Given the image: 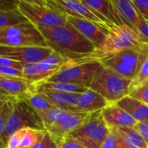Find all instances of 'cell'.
<instances>
[{"label": "cell", "mask_w": 148, "mask_h": 148, "mask_svg": "<svg viewBox=\"0 0 148 148\" xmlns=\"http://www.w3.org/2000/svg\"><path fill=\"white\" fill-rule=\"evenodd\" d=\"M73 111H75V110L54 107L52 108L38 112V115L40 116V118H41V120H42V123L44 125L45 130H46L48 127L54 125L59 120H61L62 117H64L65 115L70 114Z\"/></svg>", "instance_id": "obj_23"}, {"label": "cell", "mask_w": 148, "mask_h": 148, "mask_svg": "<svg viewBox=\"0 0 148 148\" xmlns=\"http://www.w3.org/2000/svg\"><path fill=\"white\" fill-rule=\"evenodd\" d=\"M130 84L131 80L101 65L96 71L88 88L101 95L108 103H117L129 95Z\"/></svg>", "instance_id": "obj_6"}, {"label": "cell", "mask_w": 148, "mask_h": 148, "mask_svg": "<svg viewBox=\"0 0 148 148\" xmlns=\"http://www.w3.org/2000/svg\"><path fill=\"white\" fill-rule=\"evenodd\" d=\"M38 29L44 37L47 47L67 60L87 57L95 49L91 42L69 23L50 29L40 28Z\"/></svg>", "instance_id": "obj_1"}, {"label": "cell", "mask_w": 148, "mask_h": 148, "mask_svg": "<svg viewBox=\"0 0 148 148\" xmlns=\"http://www.w3.org/2000/svg\"><path fill=\"white\" fill-rule=\"evenodd\" d=\"M133 128L135 129L141 135V137L144 139L145 142L148 146V120L137 122Z\"/></svg>", "instance_id": "obj_35"}, {"label": "cell", "mask_w": 148, "mask_h": 148, "mask_svg": "<svg viewBox=\"0 0 148 148\" xmlns=\"http://www.w3.org/2000/svg\"><path fill=\"white\" fill-rule=\"evenodd\" d=\"M101 110L90 113L85 121L69 136L88 148H101L109 134Z\"/></svg>", "instance_id": "obj_8"}, {"label": "cell", "mask_w": 148, "mask_h": 148, "mask_svg": "<svg viewBox=\"0 0 148 148\" xmlns=\"http://www.w3.org/2000/svg\"><path fill=\"white\" fill-rule=\"evenodd\" d=\"M67 23L72 25L84 37L91 42L95 48L98 47L106 37L107 34L103 30L86 19L67 16Z\"/></svg>", "instance_id": "obj_16"}, {"label": "cell", "mask_w": 148, "mask_h": 148, "mask_svg": "<svg viewBox=\"0 0 148 148\" xmlns=\"http://www.w3.org/2000/svg\"><path fill=\"white\" fill-rule=\"evenodd\" d=\"M0 99H10V98H9V97H6V96H4V95H0Z\"/></svg>", "instance_id": "obj_40"}, {"label": "cell", "mask_w": 148, "mask_h": 148, "mask_svg": "<svg viewBox=\"0 0 148 148\" xmlns=\"http://www.w3.org/2000/svg\"><path fill=\"white\" fill-rule=\"evenodd\" d=\"M0 76L2 77H19L23 78V72L14 68L0 66Z\"/></svg>", "instance_id": "obj_34"}, {"label": "cell", "mask_w": 148, "mask_h": 148, "mask_svg": "<svg viewBox=\"0 0 148 148\" xmlns=\"http://www.w3.org/2000/svg\"><path fill=\"white\" fill-rule=\"evenodd\" d=\"M0 66L9 67V68H14V69H16L23 70V68L24 65L23 63L18 62H16L14 60H11V59L6 58V57L0 56Z\"/></svg>", "instance_id": "obj_37"}, {"label": "cell", "mask_w": 148, "mask_h": 148, "mask_svg": "<svg viewBox=\"0 0 148 148\" xmlns=\"http://www.w3.org/2000/svg\"><path fill=\"white\" fill-rule=\"evenodd\" d=\"M34 91L40 94L41 96L44 100H46L48 102H49L52 106L56 108H69V109L79 111L75 108V106H76L80 94L60 93V92L49 91V90H45V89H39V90H34Z\"/></svg>", "instance_id": "obj_18"}, {"label": "cell", "mask_w": 148, "mask_h": 148, "mask_svg": "<svg viewBox=\"0 0 148 148\" xmlns=\"http://www.w3.org/2000/svg\"><path fill=\"white\" fill-rule=\"evenodd\" d=\"M116 104L130 114L137 122L148 120L147 105L129 95H127Z\"/></svg>", "instance_id": "obj_20"}, {"label": "cell", "mask_w": 148, "mask_h": 148, "mask_svg": "<svg viewBox=\"0 0 148 148\" xmlns=\"http://www.w3.org/2000/svg\"><path fill=\"white\" fill-rule=\"evenodd\" d=\"M0 95H3V94L1 93V91H0ZM4 96H5V95H4ZM6 97H7V96H6Z\"/></svg>", "instance_id": "obj_42"}, {"label": "cell", "mask_w": 148, "mask_h": 148, "mask_svg": "<svg viewBox=\"0 0 148 148\" xmlns=\"http://www.w3.org/2000/svg\"><path fill=\"white\" fill-rule=\"evenodd\" d=\"M53 52L49 47H9L0 45V56L14 60L23 65L40 62L49 57Z\"/></svg>", "instance_id": "obj_12"}, {"label": "cell", "mask_w": 148, "mask_h": 148, "mask_svg": "<svg viewBox=\"0 0 148 148\" xmlns=\"http://www.w3.org/2000/svg\"><path fill=\"white\" fill-rule=\"evenodd\" d=\"M27 21L26 17L18 10H0V29L20 24Z\"/></svg>", "instance_id": "obj_27"}, {"label": "cell", "mask_w": 148, "mask_h": 148, "mask_svg": "<svg viewBox=\"0 0 148 148\" xmlns=\"http://www.w3.org/2000/svg\"><path fill=\"white\" fill-rule=\"evenodd\" d=\"M144 85H147V86H148V81L147 82H146V83H145V84H144Z\"/></svg>", "instance_id": "obj_41"}, {"label": "cell", "mask_w": 148, "mask_h": 148, "mask_svg": "<svg viewBox=\"0 0 148 148\" xmlns=\"http://www.w3.org/2000/svg\"><path fill=\"white\" fill-rule=\"evenodd\" d=\"M19 0H0V10H16Z\"/></svg>", "instance_id": "obj_38"}, {"label": "cell", "mask_w": 148, "mask_h": 148, "mask_svg": "<svg viewBox=\"0 0 148 148\" xmlns=\"http://www.w3.org/2000/svg\"><path fill=\"white\" fill-rule=\"evenodd\" d=\"M27 148H58V145L52 136L46 131V134L41 141Z\"/></svg>", "instance_id": "obj_32"}, {"label": "cell", "mask_w": 148, "mask_h": 148, "mask_svg": "<svg viewBox=\"0 0 148 148\" xmlns=\"http://www.w3.org/2000/svg\"><path fill=\"white\" fill-rule=\"evenodd\" d=\"M89 114L90 113L73 111L62 117L54 125L48 127L46 131L58 144L62 139L69 136L72 132L81 127Z\"/></svg>", "instance_id": "obj_13"}, {"label": "cell", "mask_w": 148, "mask_h": 148, "mask_svg": "<svg viewBox=\"0 0 148 148\" xmlns=\"http://www.w3.org/2000/svg\"><path fill=\"white\" fill-rule=\"evenodd\" d=\"M22 101H24L25 102H27L35 111L41 112L43 110H47L49 108H54V106H52L49 102H48L46 100H44L40 94L35 92L31 88L23 95V97L21 99Z\"/></svg>", "instance_id": "obj_25"}, {"label": "cell", "mask_w": 148, "mask_h": 148, "mask_svg": "<svg viewBox=\"0 0 148 148\" xmlns=\"http://www.w3.org/2000/svg\"><path fill=\"white\" fill-rule=\"evenodd\" d=\"M129 96L141 101L142 103L148 106V86L147 85H142L138 88H134L130 91Z\"/></svg>", "instance_id": "obj_30"}, {"label": "cell", "mask_w": 148, "mask_h": 148, "mask_svg": "<svg viewBox=\"0 0 148 148\" xmlns=\"http://www.w3.org/2000/svg\"><path fill=\"white\" fill-rule=\"evenodd\" d=\"M134 6L143 16L145 20L148 21V0H132Z\"/></svg>", "instance_id": "obj_36"}, {"label": "cell", "mask_w": 148, "mask_h": 148, "mask_svg": "<svg viewBox=\"0 0 148 148\" xmlns=\"http://www.w3.org/2000/svg\"><path fill=\"white\" fill-rule=\"evenodd\" d=\"M148 56V43L123 50L100 61L102 66L110 69L119 75L133 80L140 71L144 61Z\"/></svg>", "instance_id": "obj_4"}, {"label": "cell", "mask_w": 148, "mask_h": 148, "mask_svg": "<svg viewBox=\"0 0 148 148\" xmlns=\"http://www.w3.org/2000/svg\"><path fill=\"white\" fill-rule=\"evenodd\" d=\"M57 145L58 148H88L69 136L62 139Z\"/></svg>", "instance_id": "obj_33"}, {"label": "cell", "mask_w": 148, "mask_h": 148, "mask_svg": "<svg viewBox=\"0 0 148 148\" xmlns=\"http://www.w3.org/2000/svg\"><path fill=\"white\" fill-rule=\"evenodd\" d=\"M32 89L39 90L45 89L49 91L60 92V93H69V94H82L88 88H83L75 84L58 82H42L39 83H33Z\"/></svg>", "instance_id": "obj_22"}, {"label": "cell", "mask_w": 148, "mask_h": 148, "mask_svg": "<svg viewBox=\"0 0 148 148\" xmlns=\"http://www.w3.org/2000/svg\"><path fill=\"white\" fill-rule=\"evenodd\" d=\"M141 42L138 33L128 26L114 25L106 35L104 41L88 56L83 59L100 62L106 57L134 48Z\"/></svg>", "instance_id": "obj_2"}, {"label": "cell", "mask_w": 148, "mask_h": 148, "mask_svg": "<svg viewBox=\"0 0 148 148\" xmlns=\"http://www.w3.org/2000/svg\"><path fill=\"white\" fill-rule=\"evenodd\" d=\"M17 9L37 29H50L67 23V16L56 10L49 0H19Z\"/></svg>", "instance_id": "obj_3"}, {"label": "cell", "mask_w": 148, "mask_h": 148, "mask_svg": "<svg viewBox=\"0 0 148 148\" xmlns=\"http://www.w3.org/2000/svg\"><path fill=\"white\" fill-rule=\"evenodd\" d=\"M111 3L123 25L137 32V29L145 21L132 0H111Z\"/></svg>", "instance_id": "obj_14"}, {"label": "cell", "mask_w": 148, "mask_h": 148, "mask_svg": "<svg viewBox=\"0 0 148 148\" xmlns=\"http://www.w3.org/2000/svg\"><path fill=\"white\" fill-rule=\"evenodd\" d=\"M148 81V56L144 61L140 71L136 75V76L131 81L130 84V91L135 88L144 85Z\"/></svg>", "instance_id": "obj_29"}, {"label": "cell", "mask_w": 148, "mask_h": 148, "mask_svg": "<svg viewBox=\"0 0 148 148\" xmlns=\"http://www.w3.org/2000/svg\"><path fill=\"white\" fill-rule=\"evenodd\" d=\"M9 99H0V110L3 108V107L4 106V104L6 103V101H8Z\"/></svg>", "instance_id": "obj_39"}, {"label": "cell", "mask_w": 148, "mask_h": 148, "mask_svg": "<svg viewBox=\"0 0 148 148\" xmlns=\"http://www.w3.org/2000/svg\"><path fill=\"white\" fill-rule=\"evenodd\" d=\"M32 85V82L23 78L0 76L1 93L12 100H21Z\"/></svg>", "instance_id": "obj_17"}, {"label": "cell", "mask_w": 148, "mask_h": 148, "mask_svg": "<svg viewBox=\"0 0 148 148\" xmlns=\"http://www.w3.org/2000/svg\"><path fill=\"white\" fill-rule=\"evenodd\" d=\"M19 134H20L19 148H27L41 141L46 134V130L24 128L19 130Z\"/></svg>", "instance_id": "obj_24"}, {"label": "cell", "mask_w": 148, "mask_h": 148, "mask_svg": "<svg viewBox=\"0 0 148 148\" xmlns=\"http://www.w3.org/2000/svg\"><path fill=\"white\" fill-rule=\"evenodd\" d=\"M101 66L98 61H88L83 58L68 60L62 67L46 82H58L75 84L88 88L94 76Z\"/></svg>", "instance_id": "obj_7"}, {"label": "cell", "mask_w": 148, "mask_h": 148, "mask_svg": "<svg viewBox=\"0 0 148 148\" xmlns=\"http://www.w3.org/2000/svg\"><path fill=\"white\" fill-rule=\"evenodd\" d=\"M129 148H148L141 135L133 127H118Z\"/></svg>", "instance_id": "obj_26"}, {"label": "cell", "mask_w": 148, "mask_h": 148, "mask_svg": "<svg viewBox=\"0 0 148 148\" xmlns=\"http://www.w3.org/2000/svg\"><path fill=\"white\" fill-rule=\"evenodd\" d=\"M108 102L105 98L95 91L88 88L82 94H80L75 108L85 113H93L95 111L102 110Z\"/></svg>", "instance_id": "obj_19"}, {"label": "cell", "mask_w": 148, "mask_h": 148, "mask_svg": "<svg viewBox=\"0 0 148 148\" xmlns=\"http://www.w3.org/2000/svg\"><path fill=\"white\" fill-rule=\"evenodd\" d=\"M101 114L109 128L112 127H134L137 121L116 103H108Z\"/></svg>", "instance_id": "obj_15"}, {"label": "cell", "mask_w": 148, "mask_h": 148, "mask_svg": "<svg viewBox=\"0 0 148 148\" xmlns=\"http://www.w3.org/2000/svg\"><path fill=\"white\" fill-rule=\"evenodd\" d=\"M11 112H12V101L11 99H9L4 104V106L3 107V108L0 110V134L3 133L6 121L10 117Z\"/></svg>", "instance_id": "obj_31"}, {"label": "cell", "mask_w": 148, "mask_h": 148, "mask_svg": "<svg viewBox=\"0 0 148 148\" xmlns=\"http://www.w3.org/2000/svg\"><path fill=\"white\" fill-rule=\"evenodd\" d=\"M83 3L97 13L104 16L114 25H123L121 19L119 18L111 0H82Z\"/></svg>", "instance_id": "obj_21"}, {"label": "cell", "mask_w": 148, "mask_h": 148, "mask_svg": "<svg viewBox=\"0 0 148 148\" xmlns=\"http://www.w3.org/2000/svg\"><path fill=\"white\" fill-rule=\"evenodd\" d=\"M0 45L9 47H47L40 30L29 21L0 29Z\"/></svg>", "instance_id": "obj_9"}, {"label": "cell", "mask_w": 148, "mask_h": 148, "mask_svg": "<svg viewBox=\"0 0 148 148\" xmlns=\"http://www.w3.org/2000/svg\"><path fill=\"white\" fill-rule=\"evenodd\" d=\"M49 2L61 13L66 16L86 19L95 24L106 34H108L111 29V27L97 17L94 11L88 8L82 0H49Z\"/></svg>", "instance_id": "obj_11"}, {"label": "cell", "mask_w": 148, "mask_h": 148, "mask_svg": "<svg viewBox=\"0 0 148 148\" xmlns=\"http://www.w3.org/2000/svg\"><path fill=\"white\" fill-rule=\"evenodd\" d=\"M11 101L12 112L6 121L3 133L0 134V148L6 147L10 136L19 130L24 128L45 130L38 113L27 102L22 100L11 99Z\"/></svg>", "instance_id": "obj_5"}, {"label": "cell", "mask_w": 148, "mask_h": 148, "mask_svg": "<svg viewBox=\"0 0 148 148\" xmlns=\"http://www.w3.org/2000/svg\"><path fill=\"white\" fill-rule=\"evenodd\" d=\"M147 26H148V21H147Z\"/></svg>", "instance_id": "obj_43"}, {"label": "cell", "mask_w": 148, "mask_h": 148, "mask_svg": "<svg viewBox=\"0 0 148 148\" xmlns=\"http://www.w3.org/2000/svg\"><path fill=\"white\" fill-rule=\"evenodd\" d=\"M109 129V134L101 148H129L118 127H112Z\"/></svg>", "instance_id": "obj_28"}, {"label": "cell", "mask_w": 148, "mask_h": 148, "mask_svg": "<svg viewBox=\"0 0 148 148\" xmlns=\"http://www.w3.org/2000/svg\"><path fill=\"white\" fill-rule=\"evenodd\" d=\"M68 60L53 52L49 57L34 63L24 64L23 68V78L32 82L39 83L46 82L53 76Z\"/></svg>", "instance_id": "obj_10"}]
</instances>
